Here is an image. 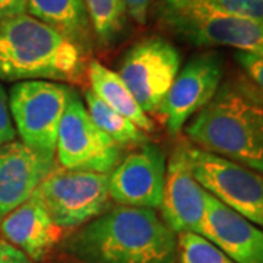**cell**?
<instances>
[{
  "instance_id": "14",
  "label": "cell",
  "mask_w": 263,
  "mask_h": 263,
  "mask_svg": "<svg viewBox=\"0 0 263 263\" xmlns=\"http://www.w3.org/2000/svg\"><path fill=\"white\" fill-rule=\"evenodd\" d=\"M53 162L16 139L0 145V219L34 195Z\"/></svg>"
},
{
  "instance_id": "11",
  "label": "cell",
  "mask_w": 263,
  "mask_h": 263,
  "mask_svg": "<svg viewBox=\"0 0 263 263\" xmlns=\"http://www.w3.org/2000/svg\"><path fill=\"white\" fill-rule=\"evenodd\" d=\"M167 162L160 146L143 143L108 176L110 197L120 206L160 208L165 184Z\"/></svg>"
},
{
  "instance_id": "3",
  "label": "cell",
  "mask_w": 263,
  "mask_h": 263,
  "mask_svg": "<svg viewBox=\"0 0 263 263\" xmlns=\"http://www.w3.org/2000/svg\"><path fill=\"white\" fill-rule=\"evenodd\" d=\"M82 47L50 25L19 15L0 19V81H78Z\"/></svg>"
},
{
  "instance_id": "23",
  "label": "cell",
  "mask_w": 263,
  "mask_h": 263,
  "mask_svg": "<svg viewBox=\"0 0 263 263\" xmlns=\"http://www.w3.org/2000/svg\"><path fill=\"white\" fill-rule=\"evenodd\" d=\"M16 139V129L13 127L9 110V98L0 85V145Z\"/></svg>"
},
{
  "instance_id": "20",
  "label": "cell",
  "mask_w": 263,
  "mask_h": 263,
  "mask_svg": "<svg viewBox=\"0 0 263 263\" xmlns=\"http://www.w3.org/2000/svg\"><path fill=\"white\" fill-rule=\"evenodd\" d=\"M177 263H235L202 235L181 233L177 238Z\"/></svg>"
},
{
  "instance_id": "4",
  "label": "cell",
  "mask_w": 263,
  "mask_h": 263,
  "mask_svg": "<svg viewBox=\"0 0 263 263\" xmlns=\"http://www.w3.org/2000/svg\"><path fill=\"white\" fill-rule=\"evenodd\" d=\"M161 22L199 47H233L263 56V22L240 18L211 0H160Z\"/></svg>"
},
{
  "instance_id": "24",
  "label": "cell",
  "mask_w": 263,
  "mask_h": 263,
  "mask_svg": "<svg viewBox=\"0 0 263 263\" xmlns=\"http://www.w3.org/2000/svg\"><path fill=\"white\" fill-rule=\"evenodd\" d=\"M152 3H154V0H123L126 15L139 25L146 24Z\"/></svg>"
},
{
  "instance_id": "8",
  "label": "cell",
  "mask_w": 263,
  "mask_h": 263,
  "mask_svg": "<svg viewBox=\"0 0 263 263\" xmlns=\"http://www.w3.org/2000/svg\"><path fill=\"white\" fill-rule=\"evenodd\" d=\"M181 57L177 48L161 37L136 43L123 57L119 76L145 114L162 113L164 101L177 78Z\"/></svg>"
},
{
  "instance_id": "2",
  "label": "cell",
  "mask_w": 263,
  "mask_h": 263,
  "mask_svg": "<svg viewBox=\"0 0 263 263\" xmlns=\"http://www.w3.org/2000/svg\"><path fill=\"white\" fill-rule=\"evenodd\" d=\"M65 249L82 263H177V237L154 209L117 206L86 222Z\"/></svg>"
},
{
  "instance_id": "12",
  "label": "cell",
  "mask_w": 263,
  "mask_h": 263,
  "mask_svg": "<svg viewBox=\"0 0 263 263\" xmlns=\"http://www.w3.org/2000/svg\"><path fill=\"white\" fill-rule=\"evenodd\" d=\"M160 208L162 221L176 234L200 235L206 209V190L192 173L186 146H177L170 157Z\"/></svg>"
},
{
  "instance_id": "7",
  "label": "cell",
  "mask_w": 263,
  "mask_h": 263,
  "mask_svg": "<svg viewBox=\"0 0 263 263\" xmlns=\"http://www.w3.org/2000/svg\"><path fill=\"white\" fill-rule=\"evenodd\" d=\"M34 195L59 228H75L100 216L107 208L108 176L60 170L50 173Z\"/></svg>"
},
{
  "instance_id": "6",
  "label": "cell",
  "mask_w": 263,
  "mask_h": 263,
  "mask_svg": "<svg viewBox=\"0 0 263 263\" xmlns=\"http://www.w3.org/2000/svg\"><path fill=\"white\" fill-rule=\"evenodd\" d=\"M186 152L197 183L263 230V174L197 146H186Z\"/></svg>"
},
{
  "instance_id": "18",
  "label": "cell",
  "mask_w": 263,
  "mask_h": 263,
  "mask_svg": "<svg viewBox=\"0 0 263 263\" xmlns=\"http://www.w3.org/2000/svg\"><path fill=\"white\" fill-rule=\"evenodd\" d=\"M85 100H86V111L89 114L91 120L119 146L146 143V136L138 126H135L124 116L117 113L110 105H107L92 91L85 92Z\"/></svg>"
},
{
  "instance_id": "1",
  "label": "cell",
  "mask_w": 263,
  "mask_h": 263,
  "mask_svg": "<svg viewBox=\"0 0 263 263\" xmlns=\"http://www.w3.org/2000/svg\"><path fill=\"white\" fill-rule=\"evenodd\" d=\"M186 135L197 148L263 174V91L246 75L228 78Z\"/></svg>"
},
{
  "instance_id": "22",
  "label": "cell",
  "mask_w": 263,
  "mask_h": 263,
  "mask_svg": "<svg viewBox=\"0 0 263 263\" xmlns=\"http://www.w3.org/2000/svg\"><path fill=\"white\" fill-rule=\"evenodd\" d=\"M238 65L243 67L246 76L253 82L259 89L263 91V56L254 53L238 51L235 54Z\"/></svg>"
},
{
  "instance_id": "5",
  "label": "cell",
  "mask_w": 263,
  "mask_h": 263,
  "mask_svg": "<svg viewBox=\"0 0 263 263\" xmlns=\"http://www.w3.org/2000/svg\"><path fill=\"white\" fill-rule=\"evenodd\" d=\"M72 88L53 81H22L10 88L9 110L22 143L54 161L57 133Z\"/></svg>"
},
{
  "instance_id": "26",
  "label": "cell",
  "mask_w": 263,
  "mask_h": 263,
  "mask_svg": "<svg viewBox=\"0 0 263 263\" xmlns=\"http://www.w3.org/2000/svg\"><path fill=\"white\" fill-rule=\"evenodd\" d=\"M27 12V0H0V19L13 18Z\"/></svg>"
},
{
  "instance_id": "15",
  "label": "cell",
  "mask_w": 263,
  "mask_h": 263,
  "mask_svg": "<svg viewBox=\"0 0 263 263\" xmlns=\"http://www.w3.org/2000/svg\"><path fill=\"white\" fill-rule=\"evenodd\" d=\"M59 227L35 195L0 219L5 241L16 247L32 262H41L60 237Z\"/></svg>"
},
{
  "instance_id": "9",
  "label": "cell",
  "mask_w": 263,
  "mask_h": 263,
  "mask_svg": "<svg viewBox=\"0 0 263 263\" xmlns=\"http://www.w3.org/2000/svg\"><path fill=\"white\" fill-rule=\"evenodd\" d=\"M56 154L65 170L108 174L120 160V146L101 132L72 89L59 126Z\"/></svg>"
},
{
  "instance_id": "17",
  "label": "cell",
  "mask_w": 263,
  "mask_h": 263,
  "mask_svg": "<svg viewBox=\"0 0 263 263\" xmlns=\"http://www.w3.org/2000/svg\"><path fill=\"white\" fill-rule=\"evenodd\" d=\"M88 76L92 88L91 91L98 98H101L104 103L110 105L117 113L124 116L141 130H154V124L148 114L143 113V110L139 107L138 101L132 95L129 88L124 85L119 73L94 60L88 67Z\"/></svg>"
},
{
  "instance_id": "21",
  "label": "cell",
  "mask_w": 263,
  "mask_h": 263,
  "mask_svg": "<svg viewBox=\"0 0 263 263\" xmlns=\"http://www.w3.org/2000/svg\"><path fill=\"white\" fill-rule=\"evenodd\" d=\"M218 8L240 18L263 22V0H211Z\"/></svg>"
},
{
  "instance_id": "10",
  "label": "cell",
  "mask_w": 263,
  "mask_h": 263,
  "mask_svg": "<svg viewBox=\"0 0 263 263\" xmlns=\"http://www.w3.org/2000/svg\"><path fill=\"white\" fill-rule=\"evenodd\" d=\"M222 82V60L215 51L192 57L179 72L164 101L162 114L171 135H177L187 120L205 108Z\"/></svg>"
},
{
  "instance_id": "19",
  "label": "cell",
  "mask_w": 263,
  "mask_h": 263,
  "mask_svg": "<svg viewBox=\"0 0 263 263\" xmlns=\"http://www.w3.org/2000/svg\"><path fill=\"white\" fill-rule=\"evenodd\" d=\"M84 5L97 40L103 46L114 43L126 27L123 0H84Z\"/></svg>"
},
{
  "instance_id": "16",
  "label": "cell",
  "mask_w": 263,
  "mask_h": 263,
  "mask_svg": "<svg viewBox=\"0 0 263 263\" xmlns=\"http://www.w3.org/2000/svg\"><path fill=\"white\" fill-rule=\"evenodd\" d=\"M27 10L84 48L89 43L91 24L84 0H27Z\"/></svg>"
},
{
  "instance_id": "25",
  "label": "cell",
  "mask_w": 263,
  "mask_h": 263,
  "mask_svg": "<svg viewBox=\"0 0 263 263\" xmlns=\"http://www.w3.org/2000/svg\"><path fill=\"white\" fill-rule=\"evenodd\" d=\"M0 263H34L16 247L0 240Z\"/></svg>"
},
{
  "instance_id": "13",
  "label": "cell",
  "mask_w": 263,
  "mask_h": 263,
  "mask_svg": "<svg viewBox=\"0 0 263 263\" xmlns=\"http://www.w3.org/2000/svg\"><path fill=\"white\" fill-rule=\"evenodd\" d=\"M200 235L235 263H263V230L206 192Z\"/></svg>"
}]
</instances>
